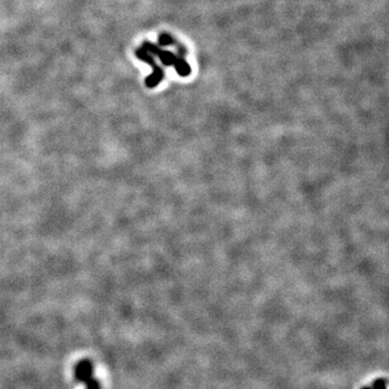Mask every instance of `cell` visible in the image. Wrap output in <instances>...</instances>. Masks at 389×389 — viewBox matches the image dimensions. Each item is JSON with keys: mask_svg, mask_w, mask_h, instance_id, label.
<instances>
[{"mask_svg": "<svg viewBox=\"0 0 389 389\" xmlns=\"http://www.w3.org/2000/svg\"><path fill=\"white\" fill-rule=\"evenodd\" d=\"M92 364L89 360H81L76 365V377L77 380L84 383L87 385V389H101L97 380L92 377Z\"/></svg>", "mask_w": 389, "mask_h": 389, "instance_id": "6da1fadb", "label": "cell"}, {"mask_svg": "<svg viewBox=\"0 0 389 389\" xmlns=\"http://www.w3.org/2000/svg\"><path fill=\"white\" fill-rule=\"evenodd\" d=\"M136 54H137L138 57H141L142 60H144L145 62H148L149 64H152L153 67L155 68L154 74L152 75V76H149L148 79L146 80V84H147V87H148V88H154V87H156L157 84H158L159 82H160V80L162 79V72L160 71V69H159V67H157V65H155L154 62H153L154 60H153V58H152L151 56H149V55L147 54V52L143 51V50H140V51L137 50Z\"/></svg>", "mask_w": 389, "mask_h": 389, "instance_id": "7a4b0ae2", "label": "cell"}]
</instances>
